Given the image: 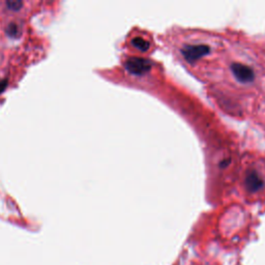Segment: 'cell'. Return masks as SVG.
<instances>
[{
	"label": "cell",
	"mask_w": 265,
	"mask_h": 265,
	"mask_svg": "<svg viewBox=\"0 0 265 265\" xmlns=\"http://www.w3.org/2000/svg\"><path fill=\"white\" fill-rule=\"evenodd\" d=\"M6 34L8 36H11L13 38H17L20 35H21L22 32H21V27H20L18 24L16 23H11L7 27H6Z\"/></svg>",
	"instance_id": "6da1fadb"
},
{
	"label": "cell",
	"mask_w": 265,
	"mask_h": 265,
	"mask_svg": "<svg viewBox=\"0 0 265 265\" xmlns=\"http://www.w3.org/2000/svg\"><path fill=\"white\" fill-rule=\"evenodd\" d=\"M6 5L12 11H19L22 7L23 3L21 1H17V0H9V1L6 2Z\"/></svg>",
	"instance_id": "7a4b0ae2"
},
{
	"label": "cell",
	"mask_w": 265,
	"mask_h": 265,
	"mask_svg": "<svg viewBox=\"0 0 265 265\" xmlns=\"http://www.w3.org/2000/svg\"><path fill=\"white\" fill-rule=\"evenodd\" d=\"M6 87H7V81L6 80L0 81V95L3 93Z\"/></svg>",
	"instance_id": "3957f363"
}]
</instances>
